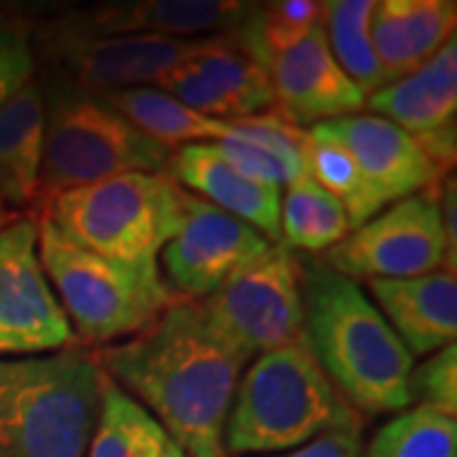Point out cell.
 Masks as SVG:
<instances>
[{
    "instance_id": "cell-1",
    "label": "cell",
    "mask_w": 457,
    "mask_h": 457,
    "mask_svg": "<svg viewBox=\"0 0 457 457\" xmlns=\"http://www.w3.org/2000/svg\"><path fill=\"white\" fill-rule=\"evenodd\" d=\"M99 369L155 417L186 457H227L224 425L246 359L179 300L128 341L104 348Z\"/></svg>"
},
{
    "instance_id": "cell-2",
    "label": "cell",
    "mask_w": 457,
    "mask_h": 457,
    "mask_svg": "<svg viewBox=\"0 0 457 457\" xmlns=\"http://www.w3.org/2000/svg\"><path fill=\"white\" fill-rule=\"evenodd\" d=\"M303 336L343 402L356 414H392L414 404V359L359 282L312 254H297Z\"/></svg>"
},
{
    "instance_id": "cell-3",
    "label": "cell",
    "mask_w": 457,
    "mask_h": 457,
    "mask_svg": "<svg viewBox=\"0 0 457 457\" xmlns=\"http://www.w3.org/2000/svg\"><path fill=\"white\" fill-rule=\"evenodd\" d=\"M104 371L82 345L0 359V457H84Z\"/></svg>"
},
{
    "instance_id": "cell-4",
    "label": "cell",
    "mask_w": 457,
    "mask_h": 457,
    "mask_svg": "<svg viewBox=\"0 0 457 457\" xmlns=\"http://www.w3.org/2000/svg\"><path fill=\"white\" fill-rule=\"evenodd\" d=\"M363 420L343 402L305 336L262 353L239 378L224 425L228 455H278Z\"/></svg>"
},
{
    "instance_id": "cell-5",
    "label": "cell",
    "mask_w": 457,
    "mask_h": 457,
    "mask_svg": "<svg viewBox=\"0 0 457 457\" xmlns=\"http://www.w3.org/2000/svg\"><path fill=\"white\" fill-rule=\"evenodd\" d=\"M38 257L71 330L84 343L132 338L150 328L179 297L158 262H120L66 239L46 216L36 219Z\"/></svg>"
},
{
    "instance_id": "cell-6",
    "label": "cell",
    "mask_w": 457,
    "mask_h": 457,
    "mask_svg": "<svg viewBox=\"0 0 457 457\" xmlns=\"http://www.w3.org/2000/svg\"><path fill=\"white\" fill-rule=\"evenodd\" d=\"M41 216L95 254L158 262L183 221V188L168 173H125L44 198Z\"/></svg>"
},
{
    "instance_id": "cell-7",
    "label": "cell",
    "mask_w": 457,
    "mask_h": 457,
    "mask_svg": "<svg viewBox=\"0 0 457 457\" xmlns=\"http://www.w3.org/2000/svg\"><path fill=\"white\" fill-rule=\"evenodd\" d=\"M44 99V198L125 173H165L173 150L135 130L97 95L49 84Z\"/></svg>"
},
{
    "instance_id": "cell-8",
    "label": "cell",
    "mask_w": 457,
    "mask_h": 457,
    "mask_svg": "<svg viewBox=\"0 0 457 457\" xmlns=\"http://www.w3.org/2000/svg\"><path fill=\"white\" fill-rule=\"evenodd\" d=\"M209 326L246 361L303 338V297L295 252L270 245L198 300Z\"/></svg>"
},
{
    "instance_id": "cell-9",
    "label": "cell",
    "mask_w": 457,
    "mask_h": 457,
    "mask_svg": "<svg viewBox=\"0 0 457 457\" xmlns=\"http://www.w3.org/2000/svg\"><path fill=\"white\" fill-rule=\"evenodd\" d=\"M74 345V330L38 257L36 219L0 227V359L44 356Z\"/></svg>"
},
{
    "instance_id": "cell-10",
    "label": "cell",
    "mask_w": 457,
    "mask_h": 457,
    "mask_svg": "<svg viewBox=\"0 0 457 457\" xmlns=\"http://www.w3.org/2000/svg\"><path fill=\"white\" fill-rule=\"evenodd\" d=\"M447 245L437 201L429 194L386 206L374 219L348 231L320 254L330 270L353 279H409L445 267Z\"/></svg>"
},
{
    "instance_id": "cell-11",
    "label": "cell",
    "mask_w": 457,
    "mask_h": 457,
    "mask_svg": "<svg viewBox=\"0 0 457 457\" xmlns=\"http://www.w3.org/2000/svg\"><path fill=\"white\" fill-rule=\"evenodd\" d=\"M196 38L168 36H71L46 26L38 31V49L49 62L51 84L87 95L155 84L168 69L186 59Z\"/></svg>"
},
{
    "instance_id": "cell-12",
    "label": "cell",
    "mask_w": 457,
    "mask_h": 457,
    "mask_svg": "<svg viewBox=\"0 0 457 457\" xmlns=\"http://www.w3.org/2000/svg\"><path fill=\"white\" fill-rule=\"evenodd\" d=\"M270 246L257 228L183 191V221L161 249V275L179 300L198 303Z\"/></svg>"
},
{
    "instance_id": "cell-13",
    "label": "cell",
    "mask_w": 457,
    "mask_h": 457,
    "mask_svg": "<svg viewBox=\"0 0 457 457\" xmlns=\"http://www.w3.org/2000/svg\"><path fill=\"white\" fill-rule=\"evenodd\" d=\"M153 87L179 99L188 110L221 122L275 107L264 69L231 33L196 38L194 51L158 77Z\"/></svg>"
},
{
    "instance_id": "cell-14",
    "label": "cell",
    "mask_w": 457,
    "mask_h": 457,
    "mask_svg": "<svg viewBox=\"0 0 457 457\" xmlns=\"http://www.w3.org/2000/svg\"><path fill=\"white\" fill-rule=\"evenodd\" d=\"M264 74L270 79L275 110L305 130L361 114L366 107V95L345 77L328 49L323 21L303 41L278 54Z\"/></svg>"
},
{
    "instance_id": "cell-15",
    "label": "cell",
    "mask_w": 457,
    "mask_h": 457,
    "mask_svg": "<svg viewBox=\"0 0 457 457\" xmlns=\"http://www.w3.org/2000/svg\"><path fill=\"white\" fill-rule=\"evenodd\" d=\"M242 0H120L102 3L59 16L54 29L71 36H168L191 41V36L231 33L249 13Z\"/></svg>"
},
{
    "instance_id": "cell-16",
    "label": "cell",
    "mask_w": 457,
    "mask_h": 457,
    "mask_svg": "<svg viewBox=\"0 0 457 457\" xmlns=\"http://www.w3.org/2000/svg\"><path fill=\"white\" fill-rule=\"evenodd\" d=\"M320 125L348 147L386 206L420 194L432 196L445 179L427 158L417 137L384 117L369 112L351 114Z\"/></svg>"
},
{
    "instance_id": "cell-17",
    "label": "cell",
    "mask_w": 457,
    "mask_h": 457,
    "mask_svg": "<svg viewBox=\"0 0 457 457\" xmlns=\"http://www.w3.org/2000/svg\"><path fill=\"white\" fill-rule=\"evenodd\" d=\"M165 173L183 191L209 201L221 212L257 228L270 245H279V198L282 188L246 176L228 161L216 143L176 147Z\"/></svg>"
},
{
    "instance_id": "cell-18",
    "label": "cell",
    "mask_w": 457,
    "mask_h": 457,
    "mask_svg": "<svg viewBox=\"0 0 457 457\" xmlns=\"http://www.w3.org/2000/svg\"><path fill=\"white\" fill-rule=\"evenodd\" d=\"M371 303L411 359L432 356L457 338V272L437 270L409 279H369Z\"/></svg>"
},
{
    "instance_id": "cell-19",
    "label": "cell",
    "mask_w": 457,
    "mask_h": 457,
    "mask_svg": "<svg viewBox=\"0 0 457 457\" xmlns=\"http://www.w3.org/2000/svg\"><path fill=\"white\" fill-rule=\"evenodd\" d=\"M455 0H378L371 11V41L384 82H396L425 66L455 38Z\"/></svg>"
},
{
    "instance_id": "cell-20",
    "label": "cell",
    "mask_w": 457,
    "mask_h": 457,
    "mask_svg": "<svg viewBox=\"0 0 457 457\" xmlns=\"http://www.w3.org/2000/svg\"><path fill=\"white\" fill-rule=\"evenodd\" d=\"M366 107L411 137L457 125V38H450L425 66L404 79L384 84Z\"/></svg>"
},
{
    "instance_id": "cell-21",
    "label": "cell",
    "mask_w": 457,
    "mask_h": 457,
    "mask_svg": "<svg viewBox=\"0 0 457 457\" xmlns=\"http://www.w3.org/2000/svg\"><path fill=\"white\" fill-rule=\"evenodd\" d=\"M46 99L31 79L0 107V204L23 209L41 196Z\"/></svg>"
},
{
    "instance_id": "cell-22",
    "label": "cell",
    "mask_w": 457,
    "mask_h": 457,
    "mask_svg": "<svg viewBox=\"0 0 457 457\" xmlns=\"http://www.w3.org/2000/svg\"><path fill=\"white\" fill-rule=\"evenodd\" d=\"M216 145L249 179L278 188H285L305 173V128H297L275 107L231 120L227 135Z\"/></svg>"
},
{
    "instance_id": "cell-23",
    "label": "cell",
    "mask_w": 457,
    "mask_h": 457,
    "mask_svg": "<svg viewBox=\"0 0 457 457\" xmlns=\"http://www.w3.org/2000/svg\"><path fill=\"white\" fill-rule=\"evenodd\" d=\"M97 97L110 104L114 112L122 114L135 130L170 150L194 143H219L228 130V122L188 110L179 99L165 95L163 89L153 84L112 89Z\"/></svg>"
},
{
    "instance_id": "cell-24",
    "label": "cell",
    "mask_w": 457,
    "mask_h": 457,
    "mask_svg": "<svg viewBox=\"0 0 457 457\" xmlns=\"http://www.w3.org/2000/svg\"><path fill=\"white\" fill-rule=\"evenodd\" d=\"M84 457H186L155 417L104 376L102 404Z\"/></svg>"
},
{
    "instance_id": "cell-25",
    "label": "cell",
    "mask_w": 457,
    "mask_h": 457,
    "mask_svg": "<svg viewBox=\"0 0 457 457\" xmlns=\"http://www.w3.org/2000/svg\"><path fill=\"white\" fill-rule=\"evenodd\" d=\"M303 165L305 173L341 204L351 231L386 209L384 198L376 194L348 147L336 140L323 125H312L305 130Z\"/></svg>"
},
{
    "instance_id": "cell-26",
    "label": "cell",
    "mask_w": 457,
    "mask_h": 457,
    "mask_svg": "<svg viewBox=\"0 0 457 457\" xmlns=\"http://www.w3.org/2000/svg\"><path fill=\"white\" fill-rule=\"evenodd\" d=\"M351 231L343 206L303 173L279 198V245L297 254L320 257Z\"/></svg>"
},
{
    "instance_id": "cell-27",
    "label": "cell",
    "mask_w": 457,
    "mask_h": 457,
    "mask_svg": "<svg viewBox=\"0 0 457 457\" xmlns=\"http://www.w3.org/2000/svg\"><path fill=\"white\" fill-rule=\"evenodd\" d=\"M376 0H328L323 3V31L328 49L345 77L369 97L384 87V71L371 41V11Z\"/></svg>"
},
{
    "instance_id": "cell-28",
    "label": "cell",
    "mask_w": 457,
    "mask_h": 457,
    "mask_svg": "<svg viewBox=\"0 0 457 457\" xmlns=\"http://www.w3.org/2000/svg\"><path fill=\"white\" fill-rule=\"evenodd\" d=\"M323 21V3L315 0H272L252 3L249 13L231 31L237 44L262 66L303 41Z\"/></svg>"
},
{
    "instance_id": "cell-29",
    "label": "cell",
    "mask_w": 457,
    "mask_h": 457,
    "mask_svg": "<svg viewBox=\"0 0 457 457\" xmlns=\"http://www.w3.org/2000/svg\"><path fill=\"white\" fill-rule=\"evenodd\" d=\"M363 457H457V417L427 404L396 411Z\"/></svg>"
},
{
    "instance_id": "cell-30",
    "label": "cell",
    "mask_w": 457,
    "mask_h": 457,
    "mask_svg": "<svg viewBox=\"0 0 457 457\" xmlns=\"http://www.w3.org/2000/svg\"><path fill=\"white\" fill-rule=\"evenodd\" d=\"M36 74L33 31L21 18L0 13V107Z\"/></svg>"
},
{
    "instance_id": "cell-31",
    "label": "cell",
    "mask_w": 457,
    "mask_h": 457,
    "mask_svg": "<svg viewBox=\"0 0 457 457\" xmlns=\"http://www.w3.org/2000/svg\"><path fill=\"white\" fill-rule=\"evenodd\" d=\"M411 399L457 417V345L427 356L425 363L411 369Z\"/></svg>"
},
{
    "instance_id": "cell-32",
    "label": "cell",
    "mask_w": 457,
    "mask_h": 457,
    "mask_svg": "<svg viewBox=\"0 0 457 457\" xmlns=\"http://www.w3.org/2000/svg\"><path fill=\"white\" fill-rule=\"evenodd\" d=\"M363 450H366L363 420H359V422H348L336 429H328L315 440L305 442L295 450L270 457H363Z\"/></svg>"
},
{
    "instance_id": "cell-33",
    "label": "cell",
    "mask_w": 457,
    "mask_h": 457,
    "mask_svg": "<svg viewBox=\"0 0 457 457\" xmlns=\"http://www.w3.org/2000/svg\"><path fill=\"white\" fill-rule=\"evenodd\" d=\"M437 201V212H440L442 234H445V245H447V257L445 267L447 272H457V186L455 173L445 176L437 191L432 194Z\"/></svg>"
},
{
    "instance_id": "cell-34",
    "label": "cell",
    "mask_w": 457,
    "mask_h": 457,
    "mask_svg": "<svg viewBox=\"0 0 457 457\" xmlns=\"http://www.w3.org/2000/svg\"><path fill=\"white\" fill-rule=\"evenodd\" d=\"M5 221H8V213H5V206L0 204V227H3Z\"/></svg>"
}]
</instances>
